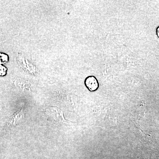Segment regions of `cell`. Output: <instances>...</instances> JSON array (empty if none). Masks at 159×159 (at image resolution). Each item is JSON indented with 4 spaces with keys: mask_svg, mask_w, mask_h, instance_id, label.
Segmentation results:
<instances>
[{
    "mask_svg": "<svg viewBox=\"0 0 159 159\" xmlns=\"http://www.w3.org/2000/svg\"><path fill=\"white\" fill-rule=\"evenodd\" d=\"M84 85L90 92H95L99 88V83L97 77L94 76H88L84 80Z\"/></svg>",
    "mask_w": 159,
    "mask_h": 159,
    "instance_id": "obj_1",
    "label": "cell"
},
{
    "mask_svg": "<svg viewBox=\"0 0 159 159\" xmlns=\"http://www.w3.org/2000/svg\"><path fill=\"white\" fill-rule=\"evenodd\" d=\"M8 69L6 66L3 65H0V76L1 77H4L6 76L7 74Z\"/></svg>",
    "mask_w": 159,
    "mask_h": 159,
    "instance_id": "obj_3",
    "label": "cell"
},
{
    "mask_svg": "<svg viewBox=\"0 0 159 159\" xmlns=\"http://www.w3.org/2000/svg\"><path fill=\"white\" fill-rule=\"evenodd\" d=\"M9 60V56L8 54L0 52V65H3L8 62Z\"/></svg>",
    "mask_w": 159,
    "mask_h": 159,
    "instance_id": "obj_2",
    "label": "cell"
},
{
    "mask_svg": "<svg viewBox=\"0 0 159 159\" xmlns=\"http://www.w3.org/2000/svg\"><path fill=\"white\" fill-rule=\"evenodd\" d=\"M157 35L159 39V26L157 28Z\"/></svg>",
    "mask_w": 159,
    "mask_h": 159,
    "instance_id": "obj_4",
    "label": "cell"
}]
</instances>
